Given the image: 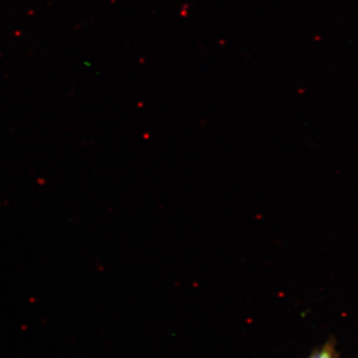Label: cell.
Returning <instances> with one entry per match:
<instances>
[{
  "mask_svg": "<svg viewBox=\"0 0 358 358\" xmlns=\"http://www.w3.org/2000/svg\"><path fill=\"white\" fill-rule=\"evenodd\" d=\"M310 358H339L334 341H327L319 350H315Z\"/></svg>",
  "mask_w": 358,
  "mask_h": 358,
  "instance_id": "6da1fadb",
  "label": "cell"
}]
</instances>
